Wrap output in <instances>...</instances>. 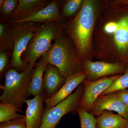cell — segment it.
<instances>
[{
	"instance_id": "obj_1",
	"label": "cell",
	"mask_w": 128,
	"mask_h": 128,
	"mask_svg": "<svg viewBox=\"0 0 128 128\" xmlns=\"http://www.w3.org/2000/svg\"><path fill=\"white\" fill-rule=\"evenodd\" d=\"M94 58L128 66V4L107 0L96 22L92 41Z\"/></svg>"
},
{
	"instance_id": "obj_2",
	"label": "cell",
	"mask_w": 128,
	"mask_h": 128,
	"mask_svg": "<svg viewBox=\"0 0 128 128\" xmlns=\"http://www.w3.org/2000/svg\"><path fill=\"white\" fill-rule=\"evenodd\" d=\"M107 0H84L74 18L62 23L64 33L73 41L82 62L93 60L92 41L97 20Z\"/></svg>"
},
{
	"instance_id": "obj_3",
	"label": "cell",
	"mask_w": 128,
	"mask_h": 128,
	"mask_svg": "<svg viewBox=\"0 0 128 128\" xmlns=\"http://www.w3.org/2000/svg\"><path fill=\"white\" fill-rule=\"evenodd\" d=\"M57 67L66 79L85 72L73 41L64 32L54 41L52 46L41 57Z\"/></svg>"
},
{
	"instance_id": "obj_4",
	"label": "cell",
	"mask_w": 128,
	"mask_h": 128,
	"mask_svg": "<svg viewBox=\"0 0 128 128\" xmlns=\"http://www.w3.org/2000/svg\"><path fill=\"white\" fill-rule=\"evenodd\" d=\"M64 32L62 23L52 22L42 24L37 28L34 36L22 56V59L32 70L37 60L52 48L54 41Z\"/></svg>"
},
{
	"instance_id": "obj_5",
	"label": "cell",
	"mask_w": 128,
	"mask_h": 128,
	"mask_svg": "<svg viewBox=\"0 0 128 128\" xmlns=\"http://www.w3.org/2000/svg\"><path fill=\"white\" fill-rule=\"evenodd\" d=\"M32 70H30L28 64L25 70L21 72L12 67L8 70L5 74L4 84L2 86L3 92L0 96L1 102L10 104L18 112H22V105L29 96Z\"/></svg>"
},
{
	"instance_id": "obj_6",
	"label": "cell",
	"mask_w": 128,
	"mask_h": 128,
	"mask_svg": "<svg viewBox=\"0 0 128 128\" xmlns=\"http://www.w3.org/2000/svg\"><path fill=\"white\" fill-rule=\"evenodd\" d=\"M11 24L14 49L10 66L21 72L25 70L27 65L22 59V54L27 48L37 28L42 24L32 22Z\"/></svg>"
},
{
	"instance_id": "obj_7",
	"label": "cell",
	"mask_w": 128,
	"mask_h": 128,
	"mask_svg": "<svg viewBox=\"0 0 128 128\" xmlns=\"http://www.w3.org/2000/svg\"><path fill=\"white\" fill-rule=\"evenodd\" d=\"M84 90L82 82L65 100L54 106L44 110L39 128H55L60 120L65 114L77 112Z\"/></svg>"
},
{
	"instance_id": "obj_8",
	"label": "cell",
	"mask_w": 128,
	"mask_h": 128,
	"mask_svg": "<svg viewBox=\"0 0 128 128\" xmlns=\"http://www.w3.org/2000/svg\"><path fill=\"white\" fill-rule=\"evenodd\" d=\"M86 80L89 82L96 80L109 76L120 74L126 71L127 66L124 64L112 63L98 60H86L82 61Z\"/></svg>"
},
{
	"instance_id": "obj_9",
	"label": "cell",
	"mask_w": 128,
	"mask_h": 128,
	"mask_svg": "<svg viewBox=\"0 0 128 128\" xmlns=\"http://www.w3.org/2000/svg\"><path fill=\"white\" fill-rule=\"evenodd\" d=\"M120 74L105 76L93 82H83L84 90L80 106L89 111L101 93L109 87Z\"/></svg>"
},
{
	"instance_id": "obj_10",
	"label": "cell",
	"mask_w": 128,
	"mask_h": 128,
	"mask_svg": "<svg viewBox=\"0 0 128 128\" xmlns=\"http://www.w3.org/2000/svg\"><path fill=\"white\" fill-rule=\"evenodd\" d=\"M106 110L117 112L126 119L128 118V108L116 92L98 96L88 112L94 116L98 117Z\"/></svg>"
},
{
	"instance_id": "obj_11",
	"label": "cell",
	"mask_w": 128,
	"mask_h": 128,
	"mask_svg": "<svg viewBox=\"0 0 128 128\" xmlns=\"http://www.w3.org/2000/svg\"><path fill=\"white\" fill-rule=\"evenodd\" d=\"M62 0H53L43 9L25 18L17 21H8L10 23L24 22H32L35 23L44 24L52 22L64 21L60 12Z\"/></svg>"
},
{
	"instance_id": "obj_12",
	"label": "cell",
	"mask_w": 128,
	"mask_h": 128,
	"mask_svg": "<svg viewBox=\"0 0 128 128\" xmlns=\"http://www.w3.org/2000/svg\"><path fill=\"white\" fill-rule=\"evenodd\" d=\"M86 77V74L84 72L66 78L64 84L56 93L50 98H44L46 108L54 106L65 100L83 82Z\"/></svg>"
},
{
	"instance_id": "obj_13",
	"label": "cell",
	"mask_w": 128,
	"mask_h": 128,
	"mask_svg": "<svg viewBox=\"0 0 128 128\" xmlns=\"http://www.w3.org/2000/svg\"><path fill=\"white\" fill-rule=\"evenodd\" d=\"M44 98L42 94L27 99L25 119L27 127L29 128H39L41 125L43 110V102Z\"/></svg>"
},
{
	"instance_id": "obj_14",
	"label": "cell",
	"mask_w": 128,
	"mask_h": 128,
	"mask_svg": "<svg viewBox=\"0 0 128 128\" xmlns=\"http://www.w3.org/2000/svg\"><path fill=\"white\" fill-rule=\"evenodd\" d=\"M66 80L57 67L48 64L43 80V88L48 96L47 98L56 93L64 84Z\"/></svg>"
},
{
	"instance_id": "obj_15",
	"label": "cell",
	"mask_w": 128,
	"mask_h": 128,
	"mask_svg": "<svg viewBox=\"0 0 128 128\" xmlns=\"http://www.w3.org/2000/svg\"><path fill=\"white\" fill-rule=\"evenodd\" d=\"M48 0H18V4L9 21H17L43 9L50 3Z\"/></svg>"
},
{
	"instance_id": "obj_16",
	"label": "cell",
	"mask_w": 128,
	"mask_h": 128,
	"mask_svg": "<svg viewBox=\"0 0 128 128\" xmlns=\"http://www.w3.org/2000/svg\"><path fill=\"white\" fill-rule=\"evenodd\" d=\"M48 63L41 57L36 62L32 72L28 89V96H35L42 94L43 90V80Z\"/></svg>"
},
{
	"instance_id": "obj_17",
	"label": "cell",
	"mask_w": 128,
	"mask_h": 128,
	"mask_svg": "<svg viewBox=\"0 0 128 128\" xmlns=\"http://www.w3.org/2000/svg\"><path fill=\"white\" fill-rule=\"evenodd\" d=\"M96 128H124L126 118L106 110L96 118Z\"/></svg>"
},
{
	"instance_id": "obj_18",
	"label": "cell",
	"mask_w": 128,
	"mask_h": 128,
	"mask_svg": "<svg viewBox=\"0 0 128 128\" xmlns=\"http://www.w3.org/2000/svg\"><path fill=\"white\" fill-rule=\"evenodd\" d=\"M13 49L11 24L8 22H0V52L6 51L9 58L12 56Z\"/></svg>"
},
{
	"instance_id": "obj_19",
	"label": "cell",
	"mask_w": 128,
	"mask_h": 128,
	"mask_svg": "<svg viewBox=\"0 0 128 128\" xmlns=\"http://www.w3.org/2000/svg\"><path fill=\"white\" fill-rule=\"evenodd\" d=\"M84 0L62 1L60 7V12L63 20L67 21L76 16L81 9Z\"/></svg>"
},
{
	"instance_id": "obj_20",
	"label": "cell",
	"mask_w": 128,
	"mask_h": 128,
	"mask_svg": "<svg viewBox=\"0 0 128 128\" xmlns=\"http://www.w3.org/2000/svg\"><path fill=\"white\" fill-rule=\"evenodd\" d=\"M18 112L13 106L8 104L0 103V123L18 118H24L25 115L18 114Z\"/></svg>"
},
{
	"instance_id": "obj_21",
	"label": "cell",
	"mask_w": 128,
	"mask_h": 128,
	"mask_svg": "<svg viewBox=\"0 0 128 128\" xmlns=\"http://www.w3.org/2000/svg\"><path fill=\"white\" fill-rule=\"evenodd\" d=\"M18 2L17 0H0V22L10 20Z\"/></svg>"
},
{
	"instance_id": "obj_22",
	"label": "cell",
	"mask_w": 128,
	"mask_h": 128,
	"mask_svg": "<svg viewBox=\"0 0 128 128\" xmlns=\"http://www.w3.org/2000/svg\"><path fill=\"white\" fill-rule=\"evenodd\" d=\"M127 88H128V66L125 72L120 75L109 87L101 93L100 96L126 90Z\"/></svg>"
},
{
	"instance_id": "obj_23",
	"label": "cell",
	"mask_w": 128,
	"mask_h": 128,
	"mask_svg": "<svg viewBox=\"0 0 128 128\" xmlns=\"http://www.w3.org/2000/svg\"><path fill=\"white\" fill-rule=\"evenodd\" d=\"M77 113L80 118V128H96V118L87 110L79 106Z\"/></svg>"
},
{
	"instance_id": "obj_24",
	"label": "cell",
	"mask_w": 128,
	"mask_h": 128,
	"mask_svg": "<svg viewBox=\"0 0 128 128\" xmlns=\"http://www.w3.org/2000/svg\"><path fill=\"white\" fill-rule=\"evenodd\" d=\"M25 118H18L1 123L0 128H26Z\"/></svg>"
},
{
	"instance_id": "obj_25",
	"label": "cell",
	"mask_w": 128,
	"mask_h": 128,
	"mask_svg": "<svg viewBox=\"0 0 128 128\" xmlns=\"http://www.w3.org/2000/svg\"><path fill=\"white\" fill-rule=\"evenodd\" d=\"M9 57L6 51L0 52V73L2 74L6 68Z\"/></svg>"
},
{
	"instance_id": "obj_26",
	"label": "cell",
	"mask_w": 128,
	"mask_h": 128,
	"mask_svg": "<svg viewBox=\"0 0 128 128\" xmlns=\"http://www.w3.org/2000/svg\"><path fill=\"white\" fill-rule=\"evenodd\" d=\"M120 100L128 108V91L127 89L116 92Z\"/></svg>"
},
{
	"instance_id": "obj_27",
	"label": "cell",
	"mask_w": 128,
	"mask_h": 128,
	"mask_svg": "<svg viewBox=\"0 0 128 128\" xmlns=\"http://www.w3.org/2000/svg\"><path fill=\"white\" fill-rule=\"evenodd\" d=\"M124 128H128V118H126V124H125Z\"/></svg>"
},
{
	"instance_id": "obj_28",
	"label": "cell",
	"mask_w": 128,
	"mask_h": 128,
	"mask_svg": "<svg viewBox=\"0 0 128 128\" xmlns=\"http://www.w3.org/2000/svg\"><path fill=\"white\" fill-rule=\"evenodd\" d=\"M122 2L128 4V0H121Z\"/></svg>"
},
{
	"instance_id": "obj_29",
	"label": "cell",
	"mask_w": 128,
	"mask_h": 128,
	"mask_svg": "<svg viewBox=\"0 0 128 128\" xmlns=\"http://www.w3.org/2000/svg\"><path fill=\"white\" fill-rule=\"evenodd\" d=\"M26 128H28V127H27Z\"/></svg>"
},
{
	"instance_id": "obj_30",
	"label": "cell",
	"mask_w": 128,
	"mask_h": 128,
	"mask_svg": "<svg viewBox=\"0 0 128 128\" xmlns=\"http://www.w3.org/2000/svg\"><path fill=\"white\" fill-rule=\"evenodd\" d=\"M127 90H128V89H127Z\"/></svg>"
}]
</instances>
